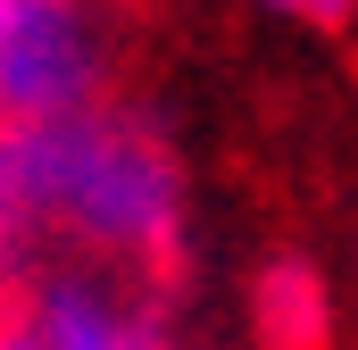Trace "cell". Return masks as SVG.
Returning a JSON list of instances; mask_svg holds the SVG:
<instances>
[{"mask_svg": "<svg viewBox=\"0 0 358 350\" xmlns=\"http://www.w3.org/2000/svg\"><path fill=\"white\" fill-rule=\"evenodd\" d=\"M0 209L100 259L167 267L183 242V167L150 117L100 92L59 117L0 125Z\"/></svg>", "mask_w": 358, "mask_h": 350, "instance_id": "cell-1", "label": "cell"}, {"mask_svg": "<svg viewBox=\"0 0 358 350\" xmlns=\"http://www.w3.org/2000/svg\"><path fill=\"white\" fill-rule=\"evenodd\" d=\"M108 92L100 0H0V125L59 117Z\"/></svg>", "mask_w": 358, "mask_h": 350, "instance_id": "cell-2", "label": "cell"}, {"mask_svg": "<svg viewBox=\"0 0 358 350\" xmlns=\"http://www.w3.org/2000/svg\"><path fill=\"white\" fill-rule=\"evenodd\" d=\"M25 326L50 350H159V309L125 300L100 275H50L25 300Z\"/></svg>", "mask_w": 358, "mask_h": 350, "instance_id": "cell-3", "label": "cell"}, {"mask_svg": "<svg viewBox=\"0 0 358 350\" xmlns=\"http://www.w3.org/2000/svg\"><path fill=\"white\" fill-rule=\"evenodd\" d=\"M267 8H275V0H267Z\"/></svg>", "mask_w": 358, "mask_h": 350, "instance_id": "cell-7", "label": "cell"}, {"mask_svg": "<svg viewBox=\"0 0 358 350\" xmlns=\"http://www.w3.org/2000/svg\"><path fill=\"white\" fill-rule=\"evenodd\" d=\"M275 8H292V17H308V25H325V34L358 25V0H275Z\"/></svg>", "mask_w": 358, "mask_h": 350, "instance_id": "cell-5", "label": "cell"}, {"mask_svg": "<svg viewBox=\"0 0 358 350\" xmlns=\"http://www.w3.org/2000/svg\"><path fill=\"white\" fill-rule=\"evenodd\" d=\"M250 326L267 350H334V292L308 259H267L250 284Z\"/></svg>", "mask_w": 358, "mask_h": 350, "instance_id": "cell-4", "label": "cell"}, {"mask_svg": "<svg viewBox=\"0 0 358 350\" xmlns=\"http://www.w3.org/2000/svg\"><path fill=\"white\" fill-rule=\"evenodd\" d=\"M0 350H50V342H42L25 317H8V326H0Z\"/></svg>", "mask_w": 358, "mask_h": 350, "instance_id": "cell-6", "label": "cell"}]
</instances>
